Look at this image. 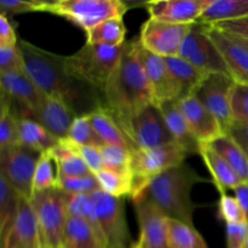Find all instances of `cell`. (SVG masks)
Returning a JSON list of instances; mask_svg holds the SVG:
<instances>
[{
  "mask_svg": "<svg viewBox=\"0 0 248 248\" xmlns=\"http://www.w3.org/2000/svg\"><path fill=\"white\" fill-rule=\"evenodd\" d=\"M65 140H68L75 145L92 147L97 148V149L106 145L103 140L98 137V135L94 132L93 127L91 126L86 115L77 116L74 119Z\"/></svg>",
  "mask_w": 248,
  "mask_h": 248,
  "instance_id": "836d02e7",
  "label": "cell"
},
{
  "mask_svg": "<svg viewBox=\"0 0 248 248\" xmlns=\"http://www.w3.org/2000/svg\"><path fill=\"white\" fill-rule=\"evenodd\" d=\"M199 155L205 162L212 176L213 184L217 186L220 194H225L227 190H234L245 182L240 174L208 144L201 145Z\"/></svg>",
  "mask_w": 248,
  "mask_h": 248,
  "instance_id": "603a6c76",
  "label": "cell"
},
{
  "mask_svg": "<svg viewBox=\"0 0 248 248\" xmlns=\"http://www.w3.org/2000/svg\"><path fill=\"white\" fill-rule=\"evenodd\" d=\"M213 28H217L219 31L229 33L232 35L241 36V38L248 39V17L245 18L236 19V21H229V22H222V23H217L215 26H211Z\"/></svg>",
  "mask_w": 248,
  "mask_h": 248,
  "instance_id": "7dc6e473",
  "label": "cell"
},
{
  "mask_svg": "<svg viewBox=\"0 0 248 248\" xmlns=\"http://www.w3.org/2000/svg\"><path fill=\"white\" fill-rule=\"evenodd\" d=\"M124 46L86 43L79 51L65 57L68 73L78 81L103 92L123 56Z\"/></svg>",
  "mask_w": 248,
  "mask_h": 248,
  "instance_id": "277c9868",
  "label": "cell"
},
{
  "mask_svg": "<svg viewBox=\"0 0 248 248\" xmlns=\"http://www.w3.org/2000/svg\"><path fill=\"white\" fill-rule=\"evenodd\" d=\"M234 82L228 75L208 74L193 94L219 121L224 132L232 124L230 93Z\"/></svg>",
  "mask_w": 248,
  "mask_h": 248,
  "instance_id": "5bb4252c",
  "label": "cell"
},
{
  "mask_svg": "<svg viewBox=\"0 0 248 248\" xmlns=\"http://www.w3.org/2000/svg\"><path fill=\"white\" fill-rule=\"evenodd\" d=\"M57 188L70 195H91L99 190L98 181L96 174L85 177H64L58 176Z\"/></svg>",
  "mask_w": 248,
  "mask_h": 248,
  "instance_id": "8d00e7d4",
  "label": "cell"
},
{
  "mask_svg": "<svg viewBox=\"0 0 248 248\" xmlns=\"http://www.w3.org/2000/svg\"><path fill=\"white\" fill-rule=\"evenodd\" d=\"M1 248H43L38 220L31 202L22 199L11 227L0 236Z\"/></svg>",
  "mask_w": 248,
  "mask_h": 248,
  "instance_id": "e0dca14e",
  "label": "cell"
},
{
  "mask_svg": "<svg viewBox=\"0 0 248 248\" xmlns=\"http://www.w3.org/2000/svg\"><path fill=\"white\" fill-rule=\"evenodd\" d=\"M178 56L205 74H224L230 77L224 58L208 35L207 26L205 24H194L184 39Z\"/></svg>",
  "mask_w": 248,
  "mask_h": 248,
  "instance_id": "30bf717a",
  "label": "cell"
},
{
  "mask_svg": "<svg viewBox=\"0 0 248 248\" xmlns=\"http://www.w3.org/2000/svg\"><path fill=\"white\" fill-rule=\"evenodd\" d=\"M1 102L10 107L18 120L29 119L45 94L36 87L26 70L0 73Z\"/></svg>",
  "mask_w": 248,
  "mask_h": 248,
  "instance_id": "7c38bea8",
  "label": "cell"
},
{
  "mask_svg": "<svg viewBox=\"0 0 248 248\" xmlns=\"http://www.w3.org/2000/svg\"><path fill=\"white\" fill-rule=\"evenodd\" d=\"M104 169L116 170V171H131V159L132 150L121 145L106 144L99 148Z\"/></svg>",
  "mask_w": 248,
  "mask_h": 248,
  "instance_id": "74e56055",
  "label": "cell"
},
{
  "mask_svg": "<svg viewBox=\"0 0 248 248\" xmlns=\"http://www.w3.org/2000/svg\"><path fill=\"white\" fill-rule=\"evenodd\" d=\"M245 17H248V0H211L198 23L215 26Z\"/></svg>",
  "mask_w": 248,
  "mask_h": 248,
  "instance_id": "d4e9b609",
  "label": "cell"
},
{
  "mask_svg": "<svg viewBox=\"0 0 248 248\" xmlns=\"http://www.w3.org/2000/svg\"><path fill=\"white\" fill-rule=\"evenodd\" d=\"M228 34H229V33H228ZM230 35H232V34H230ZM232 36H234V38L236 39V40L239 41L240 44H242L245 47L248 48V39L247 38H241V36H236V35H232Z\"/></svg>",
  "mask_w": 248,
  "mask_h": 248,
  "instance_id": "f907efd6",
  "label": "cell"
},
{
  "mask_svg": "<svg viewBox=\"0 0 248 248\" xmlns=\"http://www.w3.org/2000/svg\"><path fill=\"white\" fill-rule=\"evenodd\" d=\"M24 70L45 96L64 102L77 116L87 115L103 107L98 90L75 80L68 73L64 56L47 52L33 44L18 40Z\"/></svg>",
  "mask_w": 248,
  "mask_h": 248,
  "instance_id": "6da1fadb",
  "label": "cell"
},
{
  "mask_svg": "<svg viewBox=\"0 0 248 248\" xmlns=\"http://www.w3.org/2000/svg\"><path fill=\"white\" fill-rule=\"evenodd\" d=\"M211 0H154L147 2L152 19L173 24L198 23Z\"/></svg>",
  "mask_w": 248,
  "mask_h": 248,
  "instance_id": "ac0fdd59",
  "label": "cell"
},
{
  "mask_svg": "<svg viewBox=\"0 0 248 248\" xmlns=\"http://www.w3.org/2000/svg\"><path fill=\"white\" fill-rule=\"evenodd\" d=\"M38 11L65 17L87 33L107 19L123 18L127 5L120 0H55L39 1Z\"/></svg>",
  "mask_w": 248,
  "mask_h": 248,
  "instance_id": "5b68a950",
  "label": "cell"
},
{
  "mask_svg": "<svg viewBox=\"0 0 248 248\" xmlns=\"http://www.w3.org/2000/svg\"><path fill=\"white\" fill-rule=\"evenodd\" d=\"M40 157V152L24 144L0 152V176L27 200L33 195L34 172Z\"/></svg>",
  "mask_w": 248,
  "mask_h": 248,
  "instance_id": "8fae6325",
  "label": "cell"
},
{
  "mask_svg": "<svg viewBox=\"0 0 248 248\" xmlns=\"http://www.w3.org/2000/svg\"><path fill=\"white\" fill-rule=\"evenodd\" d=\"M169 246L170 248H208L194 225L171 218L169 219Z\"/></svg>",
  "mask_w": 248,
  "mask_h": 248,
  "instance_id": "d6a6232c",
  "label": "cell"
},
{
  "mask_svg": "<svg viewBox=\"0 0 248 248\" xmlns=\"http://www.w3.org/2000/svg\"><path fill=\"white\" fill-rule=\"evenodd\" d=\"M140 225V240L148 248H170L169 217L144 195L132 198Z\"/></svg>",
  "mask_w": 248,
  "mask_h": 248,
  "instance_id": "9a60e30c",
  "label": "cell"
},
{
  "mask_svg": "<svg viewBox=\"0 0 248 248\" xmlns=\"http://www.w3.org/2000/svg\"><path fill=\"white\" fill-rule=\"evenodd\" d=\"M195 24V23H194ZM194 24H173L149 18L140 28V45L160 57L178 56L184 39Z\"/></svg>",
  "mask_w": 248,
  "mask_h": 248,
  "instance_id": "4fadbf2b",
  "label": "cell"
},
{
  "mask_svg": "<svg viewBox=\"0 0 248 248\" xmlns=\"http://www.w3.org/2000/svg\"><path fill=\"white\" fill-rule=\"evenodd\" d=\"M232 123L248 121V85L234 82L230 93Z\"/></svg>",
  "mask_w": 248,
  "mask_h": 248,
  "instance_id": "ab89813d",
  "label": "cell"
},
{
  "mask_svg": "<svg viewBox=\"0 0 248 248\" xmlns=\"http://www.w3.org/2000/svg\"><path fill=\"white\" fill-rule=\"evenodd\" d=\"M86 116L91 126L93 127L94 132L103 140L104 144L121 145V147H126L131 149L120 126L116 124L115 119L110 115V113L104 107H101V108L91 111Z\"/></svg>",
  "mask_w": 248,
  "mask_h": 248,
  "instance_id": "4316f807",
  "label": "cell"
},
{
  "mask_svg": "<svg viewBox=\"0 0 248 248\" xmlns=\"http://www.w3.org/2000/svg\"><path fill=\"white\" fill-rule=\"evenodd\" d=\"M14 70H24L18 44L15 46H0V73Z\"/></svg>",
  "mask_w": 248,
  "mask_h": 248,
  "instance_id": "b9f144b4",
  "label": "cell"
},
{
  "mask_svg": "<svg viewBox=\"0 0 248 248\" xmlns=\"http://www.w3.org/2000/svg\"><path fill=\"white\" fill-rule=\"evenodd\" d=\"M234 196L236 198V200L239 201L240 206H241L242 210H244L248 220V184L246 182H244V183L240 184L237 188L234 189Z\"/></svg>",
  "mask_w": 248,
  "mask_h": 248,
  "instance_id": "681fc988",
  "label": "cell"
},
{
  "mask_svg": "<svg viewBox=\"0 0 248 248\" xmlns=\"http://www.w3.org/2000/svg\"><path fill=\"white\" fill-rule=\"evenodd\" d=\"M18 119L14 115L10 107L1 102L0 113V152L22 144L19 136Z\"/></svg>",
  "mask_w": 248,
  "mask_h": 248,
  "instance_id": "e575fe53",
  "label": "cell"
},
{
  "mask_svg": "<svg viewBox=\"0 0 248 248\" xmlns=\"http://www.w3.org/2000/svg\"><path fill=\"white\" fill-rule=\"evenodd\" d=\"M19 124V136L21 143L27 147L40 152L41 154L48 153L58 144L60 140L48 132L44 126L31 119H22Z\"/></svg>",
  "mask_w": 248,
  "mask_h": 248,
  "instance_id": "83f0119b",
  "label": "cell"
},
{
  "mask_svg": "<svg viewBox=\"0 0 248 248\" xmlns=\"http://www.w3.org/2000/svg\"><path fill=\"white\" fill-rule=\"evenodd\" d=\"M91 198L108 248L132 247L124 199L109 195L102 189L91 194Z\"/></svg>",
  "mask_w": 248,
  "mask_h": 248,
  "instance_id": "9c48e42d",
  "label": "cell"
},
{
  "mask_svg": "<svg viewBox=\"0 0 248 248\" xmlns=\"http://www.w3.org/2000/svg\"><path fill=\"white\" fill-rule=\"evenodd\" d=\"M207 33L222 53L232 79L248 85V48L230 34L211 26H207Z\"/></svg>",
  "mask_w": 248,
  "mask_h": 248,
  "instance_id": "ffe728a7",
  "label": "cell"
},
{
  "mask_svg": "<svg viewBox=\"0 0 248 248\" xmlns=\"http://www.w3.org/2000/svg\"><path fill=\"white\" fill-rule=\"evenodd\" d=\"M211 148L218 153L237 173L242 179H246L248 171V157L244 150L236 144L232 137L228 135L220 136L212 143H210Z\"/></svg>",
  "mask_w": 248,
  "mask_h": 248,
  "instance_id": "f546056e",
  "label": "cell"
},
{
  "mask_svg": "<svg viewBox=\"0 0 248 248\" xmlns=\"http://www.w3.org/2000/svg\"><path fill=\"white\" fill-rule=\"evenodd\" d=\"M137 51L148 79H149L155 103L160 104L169 101H179L182 98V90L170 72L165 58L145 50L140 45L138 39Z\"/></svg>",
  "mask_w": 248,
  "mask_h": 248,
  "instance_id": "2e32d148",
  "label": "cell"
},
{
  "mask_svg": "<svg viewBox=\"0 0 248 248\" xmlns=\"http://www.w3.org/2000/svg\"><path fill=\"white\" fill-rule=\"evenodd\" d=\"M246 248H248V242H247V246H246Z\"/></svg>",
  "mask_w": 248,
  "mask_h": 248,
  "instance_id": "db71d44e",
  "label": "cell"
},
{
  "mask_svg": "<svg viewBox=\"0 0 248 248\" xmlns=\"http://www.w3.org/2000/svg\"><path fill=\"white\" fill-rule=\"evenodd\" d=\"M29 202L38 220L43 248H61L63 232L69 218L67 194L56 186L33 194Z\"/></svg>",
  "mask_w": 248,
  "mask_h": 248,
  "instance_id": "8992f818",
  "label": "cell"
},
{
  "mask_svg": "<svg viewBox=\"0 0 248 248\" xmlns=\"http://www.w3.org/2000/svg\"><path fill=\"white\" fill-rule=\"evenodd\" d=\"M206 182L207 179L184 162L148 182L137 195L149 199L166 217L194 225V213L199 205L191 200V190L196 184Z\"/></svg>",
  "mask_w": 248,
  "mask_h": 248,
  "instance_id": "3957f363",
  "label": "cell"
},
{
  "mask_svg": "<svg viewBox=\"0 0 248 248\" xmlns=\"http://www.w3.org/2000/svg\"><path fill=\"white\" fill-rule=\"evenodd\" d=\"M178 103L191 133L200 144H210L225 135L219 121L195 96L184 97L179 99Z\"/></svg>",
  "mask_w": 248,
  "mask_h": 248,
  "instance_id": "d6986e66",
  "label": "cell"
},
{
  "mask_svg": "<svg viewBox=\"0 0 248 248\" xmlns=\"http://www.w3.org/2000/svg\"><path fill=\"white\" fill-rule=\"evenodd\" d=\"M73 147H74L77 154L79 155L85 162H86L87 166L90 167V170H91L94 174L98 173L99 171H102V170L104 169L103 159H102V155H101V152H99V149H97V148H92V147H81V145H75V144H73Z\"/></svg>",
  "mask_w": 248,
  "mask_h": 248,
  "instance_id": "f6af8a7d",
  "label": "cell"
},
{
  "mask_svg": "<svg viewBox=\"0 0 248 248\" xmlns=\"http://www.w3.org/2000/svg\"><path fill=\"white\" fill-rule=\"evenodd\" d=\"M101 189L115 198L124 199L132 194L133 177L131 171H116L103 169L96 173Z\"/></svg>",
  "mask_w": 248,
  "mask_h": 248,
  "instance_id": "4dcf8cb0",
  "label": "cell"
},
{
  "mask_svg": "<svg viewBox=\"0 0 248 248\" xmlns=\"http://www.w3.org/2000/svg\"><path fill=\"white\" fill-rule=\"evenodd\" d=\"M75 118L77 115L64 102L53 97L44 96L43 101L29 119L44 126L58 140H65Z\"/></svg>",
  "mask_w": 248,
  "mask_h": 248,
  "instance_id": "44dd1931",
  "label": "cell"
},
{
  "mask_svg": "<svg viewBox=\"0 0 248 248\" xmlns=\"http://www.w3.org/2000/svg\"><path fill=\"white\" fill-rule=\"evenodd\" d=\"M245 182L248 184V171H247V176H246V179H245Z\"/></svg>",
  "mask_w": 248,
  "mask_h": 248,
  "instance_id": "f5cc1de1",
  "label": "cell"
},
{
  "mask_svg": "<svg viewBox=\"0 0 248 248\" xmlns=\"http://www.w3.org/2000/svg\"><path fill=\"white\" fill-rule=\"evenodd\" d=\"M18 44L14 27L5 15H0V46H15Z\"/></svg>",
  "mask_w": 248,
  "mask_h": 248,
  "instance_id": "c3c4849f",
  "label": "cell"
},
{
  "mask_svg": "<svg viewBox=\"0 0 248 248\" xmlns=\"http://www.w3.org/2000/svg\"><path fill=\"white\" fill-rule=\"evenodd\" d=\"M218 217L225 224H244L248 223L246 215L235 196L220 194L218 201Z\"/></svg>",
  "mask_w": 248,
  "mask_h": 248,
  "instance_id": "f35d334b",
  "label": "cell"
},
{
  "mask_svg": "<svg viewBox=\"0 0 248 248\" xmlns=\"http://www.w3.org/2000/svg\"><path fill=\"white\" fill-rule=\"evenodd\" d=\"M55 167H57V165L48 153L41 154L34 172L33 194L57 186L58 172L55 171Z\"/></svg>",
  "mask_w": 248,
  "mask_h": 248,
  "instance_id": "d590c367",
  "label": "cell"
},
{
  "mask_svg": "<svg viewBox=\"0 0 248 248\" xmlns=\"http://www.w3.org/2000/svg\"><path fill=\"white\" fill-rule=\"evenodd\" d=\"M102 94L103 107L118 125L140 109L155 103L149 79L138 56L137 39L125 43L123 56Z\"/></svg>",
  "mask_w": 248,
  "mask_h": 248,
  "instance_id": "7a4b0ae2",
  "label": "cell"
},
{
  "mask_svg": "<svg viewBox=\"0 0 248 248\" xmlns=\"http://www.w3.org/2000/svg\"><path fill=\"white\" fill-rule=\"evenodd\" d=\"M164 115L165 121L169 126L170 132L174 138V142L183 148L188 155L200 154L201 145L199 140L194 137L189 127L184 114L179 108L178 101H169L157 104Z\"/></svg>",
  "mask_w": 248,
  "mask_h": 248,
  "instance_id": "7402d4cb",
  "label": "cell"
},
{
  "mask_svg": "<svg viewBox=\"0 0 248 248\" xmlns=\"http://www.w3.org/2000/svg\"><path fill=\"white\" fill-rule=\"evenodd\" d=\"M119 126L132 150L152 149L176 143L156 103L140 109Z\"/></svg>",
  "mask_w": 248,
  "mask_h": 248,
  "instance_id": "52a82bcc",
  "label": "cell"
},
{
  "mask_svg": "<svg viewBox=\"0 0 248 248\" xmlns=\"http://www.w3.org/2000/svg\"><path fill=\"white\" fill-rule=\"evenodd\" d=\"M61 248H108L93 228L80 218H68Z\"/></svg>",
  "mask_w": 248,
  "mask_h": 248,
  "instance_id": "cb8c5ba5",
  "label": "cell"
},
{
  "mask_svg": "<svg viewBox=\"0 0 248 248\" xmlns=\"http://www.w3.org/2000/svg\"><path fill=\"white\" fill-rule=\"evenodd\" d=\"M56 165H57L58 176L85 177L94 174L93 172L90 170V167L87 166L86 162L77 154L75 149L72 154L65 156L64 159L60 160V161H56Z\"/></svg>",
  "mask_w": 248,
  "mask_h": 248,
  "instance_id": "60d3db41",
  "label": "cell"
},
{
  "mask_svg": "<svg viewBox=\"0 0 248 248\" xmlns=\"http://www.w3.org/2000/svg\"><path fill=\"white\" fill-rule=\"evenodd\" d=\"M2 15H18L38 11L39 0H0Z\"/></svg>",
  "mask_w": 248,
  "mask_h": 248,
  "instance_id": "ee69618b",
  "label": "cell"
},
{
  "mask_svg": "<svg viewBox=\"0 0 248 248\" xmlns=\"http://www.w3.org/2000/svg\"><path fill=\"white\" fill-rule=\"evenodd\" d=\"M225 135L232 137L248 157V121L232 123V126L225 132Z\"/></svg>",
  "mask_w": 248,
  "mask_h": 248,
  "instance_id": "bcb514c9",
  "label": "cell"
},
{
  "mask_svg": "<svg viewBox=\"0 0 248 248\" xmlns=\"http://www.w3.org/2000/svg\"><path fill=\"white\" fill-rule=\"evenodd\" d=\"M126 27L123 18H110L102 22L86 33L87 44L108 46L125 45Z\"/></svg>",
  "mask_w": 248,
  "mask_h": 248,
  "instance_id": "f1b7e54d",
  "label": "cell"
},
{
  "mask_svg": "<svg viewBox=\"0 0 248 248\" xmlns=\"http://www.w3.org/2000/svg\"><path fill=\"white\" fill-rule=\"evenodd\" d=\"M21 194L0 176V236L9 230L16 218L22 201Z\"/></svg>",
  "mask_w": 248,
  "mask_h": 248,
  "instance_id": "1f68e13d",
  "label": "cell"
},
{
  "mask_svg": "<svg viewBox=\"0 0 248 248\" xmlns=\"http://www.w3.org/2000/svg\"><path fill=\"white\" fill-rule=\"evenodd\" d=\"M131 248H148V247H147V246H145V245H144V244H143V242H142V241H140V239H138V240H137V241H136V242H133L132 247H131Z\"/></svg>",
  "mask_w": 248,
  "mask_h": 248,
  "instance_id": "816d5d0a",
  "label": "cell"
},
{
  "mask_svg": "<svg viewBox=\"0 0 248 248\" xmlns=\"http://www.w3.org/2000/svg\"><path fill=\"white\" fill-rule=\"evenodd\" d=\"M227 248H246L248 242V223L225 224Z\"/></svg>",
  "mask_w": 248,
  "mask_h": 248,
  "instance_id": "7bdbcfd3",
  "label": "cell"
},
{
  "mask_svg": "<svg viewBox=\"0 0 248 248\" xmlns=\"http://www.w3.org/2000/svg\"><path fill=\"white\" fill-rule=\"evenodd\" d=\"M186 156L188 153L177 143L152 149L133 150L131 159V173L133 177L131 198L140 193L153 178L184 164Z\"/></svg>",
  "mask_w": 248,
  "mask_h": 248,
  "instance_id": "ba28073f",
  "label": "cell"
},
{
  "mask_svg": "<svg viewBox=\"0 0 248 248\" xmlns=\"http://www.w3.org/2000/svg\"><path fill=\"white\" fill-rule=\"evenodd\" d=\"M165 61H166L170 72L181 87L182 98L193 96L196 89L200 86L201 82L207 77V74L199 70L190 62L179 57V56L166 57Z\"/></svg>",
  "mask_w": 248,
  "mask_h": 248,
  "instance_id": "484cf974",
  "label": "cell"
}]
</instances>
